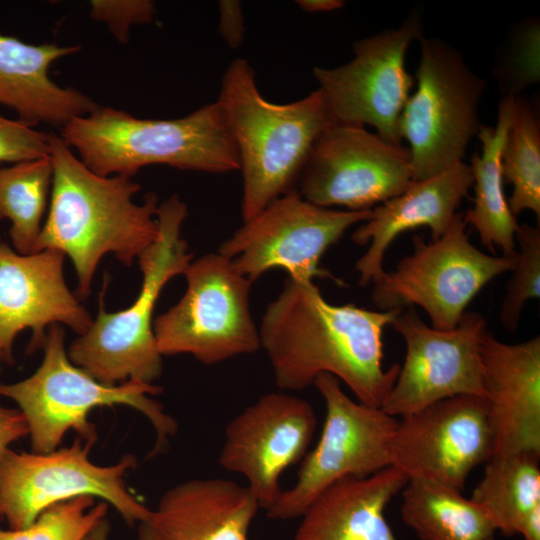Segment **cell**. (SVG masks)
<instances>
[{
	"label": "cell",
	"mask_w": 540,
	"mask_h": 540,
	"mask_svg": "<svg viewBox=\"0 0 540 540\" xmlns=\"http://www.w3.org/2000/svg\"><path fill=\"white\" fill-rule=\"evenodd\" d=\"M401 310L333 305L313 281L288 278L262 316L260 348L280 389L300 391L330 374L357 401L380 408L400 369L383 367V331Z\"/></svg>",
	"instance_id": "obj_1"
},
{
	"label": "cell",
	"mask_w": 540,
	"mask_h": 540,
	"mask_svg": "<svg viewBox=\"0 0 540 540\" xmlns=\"http://www.w3.org/2000/svg\"><path fill=\"white\" fill-rule=\"evenodd\" d=\"M53 166L49 210L36 252L54 249L74 266L77 295H89L95 271L112 253L130 266L158 235V199L133 201L140 185L131 177L101 176L91 171L60 136L49 134Z\"/></svg>",
	"instance_id": "obj_2"
},
{
	"label": "cell",
	"mask_w": 540,
	"mask_h": 540,
	"mask_svg": "<svg viewBox=\"0 0 540 540\" xmlns=\"http://www.w3.org/2000/svg\"><path fill=\"white\" fill-rule=\"evenodd\" d=\"M217 102L239 157L246 221L295 190L313 145L334 121L320 89L287 104L265 99L254 69L243 58L234 59L224 72Z\"/></svg>",
	"instance_id": "obj_3"
},
{
	"label": "cell",
	"mask_w": 540,
	"mask_h": 540,
	"mask_svg": "<svg viewBox=\"0 0 540 540\" xmlns=\"http://www.w3.org/2000/svg\"><path fill=\"white\" fill-rule=\"evenodd\" d=\"M60 137L101 176L132 177L149 165L214 174L240 169L236 145L217 101L175 119H142L97 107L62 126Z\"/></svg>",
	"instance_id": "obj_4"
},
{
	"label": "cell",
	"mask_w": 540,
	"mask_h": 540,
	"mask_svg": "<svg viewBox=\"0 0 540 540\" xmlns=\"http://www.w3.org/2000/svg\"><path fill=\"white\" fill-rule=\"evenodd\" d=\"M187 205L173 195L158 205V235L137 258L142 284L135 301L124 310L107 312L104 284L99 310L89 329L67 350L70 361L97 381L117 385L128 380L153 384L162 373L153 330V312L165 285L184 274L193 254L181 236Z\"/></svg>",
	"instance_id": "obj_5"
},
{
	"label": "cell",
	"mask_w": 540,
	"mask_h": 540,
	"mask_svg": "<svg viewBox=\"0 0 540 540\" xmlns=\"http://www.w3.org/2000/svg\"><path fill=\"white\" fill-rule=\"evenodd\" d=\"M42 348L43 360L31 376L0 384V396L13 400L27 421L34 453L56 450L69 430L93 445L97 433L88 420L89 412L114 405L129 406L150 421L156 433L151 455L166 449L178 425L151 397L161 393L159 386L135 380L113 386L97 381L70 361L64 329L57 324L47 329Z\"/></svg>",
	"instance_id": "obj_6"
},
{
	"label": "cell",
	"mask_w": 540,
	"mask_h": 540,
	"mask_svg": "<svg viewBox=\"0 0 540 540\" xmlns=\"http://www.w3.org/2000/svg\"><path fill=\"white\" fill-rule=\"evenodd\" d=\"M416 90L399 119V136L409 143L412 181L424 180L461 162L483 124L479 105L486 81L446 41L419 39Z\"/></svg>",
	"instance_id": "obj_7"
},
{
	"label": "cell",
	"mask_w": 540,
	"mask_h": 540,
	"mask_svg": "<svg viewBox=\"0 0 540 540\" xmlns=\"http://www.w3.org/2000/svg\"><path fill=\"white\" fill-rule=\"evenodd\" d=\"M183 275L184 295L153 323L159 353L191 354L213 365L256 352L259 329L249 305L253 282L219 252L191 261Z\"/></svg>",
	"instance_id": "obj_8"
},
{
	"label": "cell",
	"mask_w": 540,
	"mask_h": 540,
	"mask_svg": "<svg viewBox=\"0 0 540 540\" xmlns=\"http://www.w3.org/2000/svg\"><path fill=\"white\" fill-rule=\"evenodd\" d=\"M466 226L463 214L456 213L437 240L427 243L415 235L412 254L373 283L374 304L382 311L417 305L432 327L455 328L480 290L517 264V252L496 256L480 251L469 241Z\"/></svg>",
	"instance_id": "obj_9"
},
{
	"label": "cell",
	"mask_w": 540,
	"mask_h": 540,
	"mask_svg": "<svg viewBox=\"0 0 540 540\" xmlns=\"http://www.w3.org/2000/svg\"><path fill=\"white\" fill-rule=\"evenodd\" d=\"M92 446L79 438L69 447L43 454L7 449L0 458V518L10 529H24L54 504L92 496L111 504L128 526L142 521L150 509L129 492L124 480L137 464L135 456L99 466L89 459Z\"/></svg>",
	"instance_id": "obj_10"
},
{
	"label": "cell",
	"mask_w": 540,
	"mask_h": 540,
	"mask_svg": "<svg viewBox=\"0 0 540 540\" xmlns=\"http://www.w3.org/2000/svg\"><path fill=\"white\" fill-rule=\"evenodd\" d=\"M313 385L325 403L321 435L303 458L296 483L266 511L273 520L300 518L337 481L365 478L390 466L388 446L398 420L350 398L333 375L321 374Z\"/></svg>",
	"instance_id": "obj_11"
},
{
	"label": "cell",
	"mask_w": 540,
	"mask_h": 540,
	"mask_svg": "<svg viewBox=\"0 0 540 540\" xmlns=\"http://www.w3.org/2000/svg\"><path fill=\"white\" fill-rule=\"evenodd\" d=\"M369 210H334L314 205L292 190L244 221L218 252L230 258L251 282L265 272L279 268L289 278L313 281L342 280L320 266L326 250L354 224L367 221Z\"/></svg>",
	"instance_id": "obj_12"
},
{
	"label": "cell",
	"mask_w": 540,
	"mask_h": 540,
	"mask_svg": "<svg viewBox=\"0 0 540 540\" xmlns=\"http://www.w3.org/2000/svg\"><path fill=\"white\" fill-rule=\"evenodd\" d=\"M423 36L421 17L413 12L397 28L355 42L348 63L314 67L334 123L370 125L386 141L401 144L399 119L414 82L405 56L411 43Z\"/></svg>",
	"instance_id": "obj_13"
},
{
	"label": "cell",
	"mask_w": 540,
	"mask_h": 540,
	"mask_svg": "<svg viewBox=\"0 0 540 540\" xmlns=\"http://www.w3.org/2000/svg\"><path fill=\"white\" fill-rule=\"evenodd\" d=\"M411 182L408 148L364 126L332 123L313 145L297 192L319 207L360 211L401 194Z\"/></svg>",
	"instance_id": "obj_14"
},
{
	"label": "cell",
	"mask_w": 540,
	"mask_h": 540,
	"mask_svg": "<svg viewBox=\"0 0 540 540\" xmlns=\"http://www.w3.org/2000/svg\"><path fill=\"white\" fill-rule=\"evenodd\" d=\"M391 326L403 337L406 353L380 407L384 412L404 417L454 396L485 397L480 341L487 325L480 313L466 311L455 328L440 330L410 308Z\"/></svg>",
	"instance_id": "obj_15"
},
{
	"label": "cell",
	"mask_w": 540,
	"mask_h": 540,
	"mask_svg": "<svg viewBox=\"0 0 540 540\" xmlns=\"http://www.w3.org/2000/svg\"><path fill=\"white\" fill-rule=\"evenodd\" d=\"M390 438V466L463 490L470 473L493 455L484 396L459 395L401 417Z\"/></svg>",
	"instance_id": "obj_16"
},
{
	"label": "cell",
	"mask_w": 540,
	"mask_h": 540,
	"mask_svg": "<svg viewBox=\"0 0 540 540\" xmlns=\"http://www.w3.org/2000/svg\"><path fill=\"white\" fill-rule=\"evenodd\" d=\"M316 425L308 401L282 392L264 394L227 424L219 464L244 476L267 511L283 491L281 474L307 454Z\"/></svg>",
	"instance_id": "obj_17"
},
{
	"label": "cell",
	"mask_w": 540,
	"mask_h": 540,
	"mask_svg": "<svg viewBox=\"0 0 540 540\" xmlns=\"http://www.w3.org/2000/svg\"><path fill=\"white\" fill-rule=\"evenodd\" d=\"M65 255L54 249L20 254L0 243V370L14 362L13 344L25 329L32 332L30 352L43 347L47 329L67 325L84 334L92 318L68 289Z\"/></svg>",
	"instance_id": "obj_18"
},
{
	"label": "cell",
	"mask_w": 540,
	"mask_h": 540,
	"mask_svg": "<svg viewBox=\"0 0 540 540\" xmlns=\"http://www.w3.org/2000/svg\"><path fill=\"white\" fill-rule=\"evenodd\" d=\"M480 358L493 455H540L539 335L507 344L486 330Z\"/></svg>",
	"instance_id": "obj_19"
},
{
	"label": "cell",
	"mask_w": 540,
	"mask_h": 540,
	"mask_svg": "<svg viewBox=\"0 0 540 540\" xmlns=\"http://www.w3.org/2000/svg\"><path fill=\"white\" fill-rule=\"evenodd\" d=\"M473 182L469 164L461 161L432 177L412 181L401 194L376 206L371 218L351 237L357 245L370 243L356 263L359 284L374 283L384 274V255L401 233L427 226L432 240L440 238Z\"/></svg>",
	"instance_id": "obj_20"
},
{
	"label": "cell",
	"mask_w": 540,
	"mask_h": 540,
	"mask_svg": "<svg viewBox=\"0 0 540 540\" xmlns=\"http://www.w3.org/2000/svg\"><path fill=\"white\" fill-rule=\"evenodd\" d=\"M260 508L247 486L191 479L168 489L138 523L136 540H248Z\"/></svg>",
	"instance_id": "obj_21"
},
{
	"label": "cell",
	"mask_w": 540,
	"mask_h": 540,
	"mask_svg": "<svg viewBox=\"0 0 540 540\" xmlns=\"http://www.w3.org/2000/svg\"><path fill=\"white\" fill-rule=\"evenodd\" d=\"M80 46L25 43L0 34V104L17 112L19 120L64 126L98 106L83 93L57 85L48 74L57 59L77 52Z\"/></svg>",
	"instance_id": "obj_22"
},
{
	"label": "cell",
	"mask_w": 540,
	"mask_h": 540,
	"mask_svg": "<svg viewBox=\"0 0 540 540\" xmlns=\"http://www.w3.org/2000/svg\"><path fill=\"white\" fill-rule=\"evenodd\" d=\"M407 480L389 466L365 478L337 481L307 507L291 540H398L385 511Z\"/></svg>",
	"instance_id": "obj_23"
},
{
	"label": "cell",
	"mask_w": 540,
	"mask_h": 540,
	"mask_svg": "<svg viewBox=\"0 0 540 540\" xmlns=\"http://www.w3.org/2000/svg\"><path fill=\"white\" fill-rule=\"evenodd\" d=\"M514 97L506 95L501 100L496 125H483L477 135L481 153H475L469 164L474 180V206L463 214L464 222L476 230L481 243L492 253L495 248L500 249L504 256L516 254L515 236L519 228L509 209L501 171V154L511 124Z\"/></svg>",
	"instance_id": "obj_24"
},
{
	"label": "cell",
	"mask_w": 540,
	"mask_h": 540,
	"mask_svg": "<svg viewBox=\"0 0 540 540\" xmlns=\"http://www.w3.org/2000/svg\"><path fill=\"white\" fill-rule=\"evenodd\" d=\"M402 491L403 522L421 540H488L496 528L462 491L423 477L408 478Z\"/></svg>",
	"instance_id": "obj_25"
},
{
	"label": "cell",
	"mask_w": 540,
	"mask_h": 540,
	"mask_svg": "<svg viewBox=\"0 0 540 540\" xmlns=\"http://www.w3.org/2000/svg\"><path fill=\"white\" fill-rule=\"evenodd\" d=\"M540 455H493L470 497L492 520L496 531L514 536L540 506Z\"/></svg>",
	"instance_id": "obj_26"
},
{
	"label": "cell",
	"mask_w": 540,
	"mask_h": 540,
	"mask_svg": "<svg viewBox=\"0 0 540 540\" xmlns=\"http://www.w3.org/2000/svg\"><path fill=\"white\" fill-rule=\"evenodd\" d=\"M52 177L50 155L0 167V219L10 221V239L20 254L36 252Z\"/></svg>",
	"instance_id": "obj_27"
},
{
	"label": "cell",
	"mask_w": 540,
	"mask_h": 540,
	"mask_svg": "<svg viewBox=\"0 0 540 540\" xmlns=\"http://www.w3.org/2000/svg\"><path fill=\"white\" fill-rule=\"evenodd\" d=\"M503 181L513 191L507 199L517 217L525 210L540 220V124L530 104L515 96L511 124L501 154Z\"/></svg>",
	"instance_id": "obj_28"
},
{
	"label": "cell",
	"mask_w": 540,
	"mask_h": 540,
	"mask_svg": "<svg viewBox=\"0 0 540 540\" xmlns=\"http://www.w3.org/2000/svg\"><path fill=\"white\" fill-rule=\"evenodd\" d=\"M107 510L105 501L95 504V497L78 496L50 506L24 529L0 527V540H84Z\"/></svg>",
	"instance_id": "obj_29"
},
{
	"label": "cell",
	"mask_w": 540,
	"mask_h": 540,
	"mask_svg": "<svg viewBox=\"0 0 540 540\" xmlns=\"http://www.w3.org/2000/svg\"><path fill=\"white\" fill-rule=\"evenodd\" d=\"M515 240L516 245H519L517 264L499 314L502 326L510 332L517 329L527 301L540 296L539 226L519 225Z\"/></svg>",
	"instance_id": "obj_30"
},
{
	"label": "cell",
	"mask_w": 540,
	"mask_h": 540,
	"mask_svg": "<svg viewBox=\"0 0 540 540\" xmlns=\"http://www.w3.org/2000/svg\"><path fill=\"white\" fill-rule=\"evenodd\" d=\"M49 154V134L0 114V163L32 161L48 157Z\"/></svg>",
	"instance_id": "obj_31"
},
{
	"label": "cell",
	"mask_w": 540,
	"mask_h": 540,
	"mask_svg": "<svg viewBox=\"0 0 540 540\" xmlns=\"http://www.w3.org/2000/svg\"><path fill=\"white\" fill-rule=\"evenodd\" d=\"M155 5L149 0H93L90 15L94 20L106 23L115 38L126 43L128 32L134 24L150 23Z\"/></svg>",
	"instance_id": "obj_32"
},
{
	"label": "cell",
	"mask_w": 540,
	"mask_h": 540,
	"mask_svg": "<svg viewBox=\"0 0 540 540\" xmlns=\"http://www.w3.org/2000/svg\"><path fill=\"white\" fill-rule=\"evenodd\" d=\"M218 30L229 47L238 48L242 44L245 27L239 1H220Z\"/></svg>",
	"instance_id": "obj_33"
},
{
	"label": "cell",
	"mask_w": 540,
	"mask_h": 540,
	"mask_svg": "<svg viewBox=\"0 0 540 540\" xmlns=\"http://www.w3.org/2000/svg\"><path fill=\"white\" fill-rule=\"evenodd\" d=\"M28 435V424L21 411L0 405V458L13 442Z\"/></svg>",
	"instance_id": "obj_34"
},
{
	"label": "cell",
	"mask_w": 540,
	"mask_h": 540,
	"mask_svg": "<svg viewBox=\"0 0 540 540\" xmlns=\"http://www.w3.org/2000/svg\"><path fill=\"white\" fill-rule=\"evenodd\" d=\"M301 10L309 13L330 12L344 5L342 0H297Z\"/></svg>",
	"instance_id": "obj_35"
},
{
	"label": "cell",
	"mask_w": 540,
	"mask_h": 540,
	"mask_svg": "<svg viewBox=\"0 0 540 540\" xmlns=\"http://www.w3.org/2000/svg\"><path fill=\"white\" fill-rule=\"evenodd\" d=\"M518 534H521L524 540H540V506L527 516Z\"/></svg>",
	"instance_id": "obj_36"
},
{
	"label": "cell",
	"mask_w": 540,
	"mask_h": 540,
	"mask_svg": "<svg viewBox=\"0 0 540 540\" xmlns=\"http://www.w3.org/2000/svg\"><path fill=\"white\" fill-rule=\"evenodd\" d=\"M110 529L109 521L104 518L87 534L84 540H108Z\"/></svg>",
	"instance_id": "obj_37"
},
{
	"label": "cell",
	"mask_w": 540,
	"mask_h": 540,
	"mask_svg": "<svg viewBox=\"0 0 540 540\" xmlns=\"http://www.w3.org/2000/svg\"><path fill=\"white\" fill-rule=\"evenodd\" d=\"M488 540H494V538H490V539H488Z\"/></svg>",
	"instance_id": "obj_38"
}]
</instances>
